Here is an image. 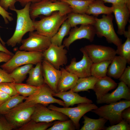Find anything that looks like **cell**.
<instances>
[{"mask_svg": "<svg viewBox=\"0 0 130 130\" xmlns=\"http://www.w3.org/2000/svg\"><path fill=\"white\" fill-rule=\"evenodd\" d=\"M31 3H27L22 9H18L15 8L11 10L16 13L17 19L14 33L6 43L8 46L13 47L20 44L23 37L26 33L35 30L33 20L31 18L29 14Z\"/></svg>", "mask_w": 130, "mask_h": 130, "instance_id": "cell-1", "label": "cell"}, {"mask_svg": "<svg viewBox=\"0 0 130 130\" xmlns=\"http://www.w3.org/2000/svg\"><path fill=\"white\" fill-rule=\"evenodd\" d=\"M56 12L67 14L72 10L67 3L59 0L54 2L50 0H41L31 3L30 6V15L33 20L40 15L48 16Z\"/></svg>", "mask_w": 130, "mask_h": 130, "instance_id": "cell-2", "label": "cell"}, {"mask_svg": "<svg viewBox=\"0 0 130 130\" xmlns=\"http://www.w3.org/2000/svg\"><path fill=\"white\" fill-rule=\"evenodd\" d=\"M67 19V14L56 12L39 20H33L35 30L38 33L51 38Z\"/></svg>", "mask_w": 130, "mask_h": 130, "instance_id": "cell-3", "label": "cell"}, {"mask_svg": "<svg viewBox=\"0 0 130 130\" xmlns=\"http://www.w3.org/2000/svg\"><path fill=\"white\" fill-rule=\"evenodd\" d=\"M44 60L43 53L41 52L19 50L7 62L0 67L9 73L15 68L25 65H36Z\"/></svg>", "mask_w": 130, "mask_h": 130, "instance_id": "cell-4", "label": "cell"}, {"mask_svg": "<svg viewBox=\"0 0 130 130\" xmlns=\"http://www.w3.org/2000/svg\"><path fill=\"white\" fill-rule=\"evenodd\" d=\"M113 18L112 14H103L100 18L96 17L93 26L96 34L98 37H104L108 42L113 44L118 48L122 44V41L115 31L113 23Z\"/></svg>", "mask_w": 130, "mask_h": 130, "instance_id": "cell-5", "label": "cell"}, {"mask_svg": "<svg viewBox=\"0 0 130 130\" xmlns=\"http://www.w3.org/2000/svg\"><path fill=\"white\" fill-rule=\"evenodd\" d=\"M35 108V105L22 102L3 115L13 129H18L31 119Z\"/></svg>", "mask_w": 130, "mask_h": 130, "instance_id": "cell-6", "label": "cell"}, {"mask_svg": "<svg viewBox=\"0 0 130 130\" xmlns=\"http://www.w3.org/2000/svg\"><path fill=\"white\" fill-rule=\"evenodd\" d=\"M130 106V100H125L102 106L91 111L107 119L111 125L117 124L123 119L121 116L122 111Z\"/></svg>", "mask_w": 130, "mask_h": 130, "instance_id": "cell-7", "label": "cell"}, {"mask_svg": "<svg viewBox=\"0 0 130 130\" xmlns=\"http://www.w3.org/2000/svg\"><path fill=\"white\" fill-rule=\"evenodd\" d=\"M49 109L61 112L66 116L73 123L76 129L79 130V123L81 118L86 113L97 108L98 107L92 103H82L74 107H60L52 104L47 107Z\"/></svg>", "mask_w": 130, "mask_h": 130, "instance_id": "cell-8", "label": "cell"}, {"mask_svg": "<svg viewBox=\"0 0 130 130\" xmlns=\"http://www.w3.org/2000/svg\"><path fill=\"white\" fill-rule=\"evenodd\" d=\"M51 38L38 33L36 31L29 32V37L22 39L20 50L43 52L51 44Z\"/></svg>", "mask_w": 130, "mask_h": 130, "instance_id": "cell-9", "label": "cell"}, {"mask_svg": "<svg viewBox=\"0 0 130 130\" xmlns=\"http://www.w3.org/2000/svg\"><path fill=\"white\" fill-rule=\"evenodd\" d=\"M54 92L47 84H44L39 87L33 94L25 99V101L32 106L40 104L47 106L49 104L57 103L64 107V102L53 97L52 95Z\"/></svg>", "mask_w": 130, "mask_h": 130, "instance_id": "cell-10", "label": "cell"}, {"mask_svg": "<svg viewBox=\"0 0 130 130\" xmlns=\"http://www.w3.org/2000/svg\"><path fill=\"white\" fill-rule=\"evenodd\" d=\"M63 45L59 46L51 43L49 47L43 52L44 59L56 68L59 69L68 62L67 50Z\"/></svg>", "mask_w": 130, "mask_h": 130, "instance_id": "cell-11", "label": "cell"}, {"mask_svg": "<svg viewBox=\"0 0 130 130\" xmlns=\"http://www.w3.org/2000/svg\"><path fill=\"white\" fill-rule=\"evenodd\" d=\"M83 47L93 63L111 60L117 54L116 50L109 46L91 44Z\"/></svg>", "mask_w": 130, "mask_h": 130, "instance_id": "cell-12", "label": "cell"}, {"mask_svg": "<svg viewBox=\"0 0 130 130\" xmlns=\"http://www.w3.org/2000/svg\"><path fill=\"white\" fill-rule=\"evenodd\" d=\"M80 50L83 54L81 60L77 62L75 58H73L70 64L66 66L65 68L79 78L91 76V69L93 62L83 47L81 48Z\"/></svg>", "mask_w": 130, "mask_h": 130, "instance_id": "cell-13", "label": "cell"}, {"mask_svg": "<svg viewBox=\"0 0 130 130\" xmlns=\"http://www.w3.org/2000/svg\"><path fill=\"white\" fill-rule=\"evenodd\" d=\"M35 106L31 119L36 122H50L56 120L64 121L69 119L63 113L50 109L42 104H37Z\"/></svg>", "mask_w": 130, "mask_h": 130, "instance_id": "cell-14", "label": "cell"}, {"mask_svg": "<svg viewBox=\"0 0 130 130\" xmlns=\"http://www.w3.org/2000/svg\"><path fill=\"white\" fill-rule=\"evenodd\" d=\"M69 36L63 41V45L69 49L70 45L75 41L85 39L91 42L96 35L93 25H81L72 28L70 30Z\"/></svg>", "mask_w": 130, "mask_h": 130, "instance_id": "cell-15", "label": "cell"}, {"mask_svg": "<svg viewBox=\"0 0 130 130\" xmlns=\"http://www.w3.org/2000/svg\"><path fill=\"white\" fill-rule=\"evenodd\" d=\"M111 6L117 26V33L120 35H123L129 21L130 8L126 4L124 3L112 4Z\"/></svg>", "mask_w": 130, "mask_h": 130, "instance_id": "cell-16", "label": "cell"}, {"mask_svg": "<svg viewBox=\"0 0 130 130\" xmlns=\"http://www.w3.org/2000/svg\"><path fill=\"white\" fill-rule=\"evenodd\" d=\"M116 89L111 93H107L100 98L97 99V103L98 104H109L120 101L121 99L130 100V90L123 82L120 81Z\"/></svg>", "mask_w": 130, "mask_h": 130, "instance_id": "cell-17", "label": "cell"}, {"mask_svg": "<svg viewBox=\"0 0 130 130\" xmlns=\"http://www.w3.org/2000/svg\"><path fill=\"white\" fill-rule=\"evenodd\" d=\"M42 64L45 83L54 92H57L58 84L61 74L60 70L56 69L44 59L42 62Z\"/></svg>", "mask_w": 130, "mask_h": 130, "instance_id": "cell-18", "label": "cell"}, {"mask_svg": "<svg viewBox=\"0 0 130 130\" xmlns=\"http://www.w3.org/2000/svg\"><path fill=\"white\" fill-rule=\"evenodd\" d=\"M68 91L54 92L53 96L61 99L64 102L65 107H69L82 103H92V100L86 97L80 96L77 92L71 90Z\"/></svg>", "mask_w": 130, "mask_h": 130, "instance_id": "cell-19", "label": "cell"}, {"mask_svg": "<svg viewBox=\"0 0 130 130\" xmlns=\"http://www.w3.org/2000/svg\"><path fill=\"white\" fill-rule=\"evenodd\" d=\"M61 74L58 84L57 92L67 91L76 86L79 78L75 75L62 67L60 70Z\"/></svg>", "mask_w": 130, "mask_h": 130, "instance_id": "cell-20", "label": "cell"}, {"mask_svg": "<svg viewBox=\"0 0 130 130\" xmlns=\"http://www.w3.org/2000/svg\"><path fill=\"white\" fill-rule=\"evenodd\" d=\"M117 85V84L111 77L107 76L98 78L93 90L97 99L100 98L110 91L116 88Z\"/></svg>", "mask_w": 130, "mask_h": 130, "instance_id": "cell-21", "label": "cell"}, {"mask_svg": "<svg viewBox=\"0 0 130 130\" xmlns=\"http://www.w3.org/2000/svg\"><path fill=\"white\" fill-rule=\"evenodd\" d=\"M127 63L125 59L119 55H116L108 67L107 75L115 79H118L125 70Z\"/></svg>", "mask_w": 130, "mask_h": 130, "instance_id": "cell-22", "label": "cell"}, {"mask_svg": "<svg viewBox=\"0 0 130 130\" xmlns=\"http://www.w3.org/2000/svg\"><path fill=\"white\" fill-rule=\"evenodd\" d=\"M95 17L86 13H80L71 12L67 14V20L71 28L78 25H93Z\"/></svg>", "mask_w": 130, "mask_h": 130, "instance_id": "cell-23", "label": "cell"}, {"mask_svg": "<svg viewBox=\"0 0 130 130\" xmlns=\"http://www.w3.org/2000/svg\"><path fill=\"white\" fill-rule=\"evenodd\" d=\"M26 83L37 87L45 84L43 75L42 62H39L29 71Z\"/></svg>", "mask_w": 130, "mask_h": 130, "instance_id": "cell-24", "label": "cell"}, {"mask_svg": "<svg viewBox=\"0 0 130 130\" xmlns=\"http://www.w3.org/2000/svg\"><path fill=\"white\" fill-rule=\"evenodd\" d=\"M102 0H94L89 6L86 14L96 17L103 14L107 15L112 13V8L105 6Z\"/></svg>", "mask_w": 130, "mask_h": 130, "instance_id": "cell-25", "label": "cell"}, {"mask_svg": "<svg viewBox=\"0 0 130 130\" xmlns=\"http://www.w3.org/2000/svg\"><path fill=\"white\" fill-rule=\"evenodd\" d=\"M83 125L80 130H104L105 125L108 120L102 117L98 119H92L86 115L83 116Z\"/></svg>", "mask_w": 130, "mask_h": 130, "instance_id": "cell-26", "label": "cell"}, {"mask_svg": "<svg viewBox=\"0 0 130 130\" xmlns=\"http://www.w3.org/2000/svg\"><path fill=\"white\" fill-rule=\"evenodd\" d=\"M98 78L93 76L79 78L76 85L71 90L72 91L78 92L93 90L95 83Z\"/></svg>", "mask_w": 130, "mask_h": 130, "instance_id": "cell-27", "label": "cell"}, {"mask_svg": "<svg viewBox=\"0 0 130 130\" xmlns=\"http://www.w3.org/2000/svg\"><path fill=\"white\" fill-rule=\"evenodd\" d=\"M67 3L71 8L72 12L86 13L89 5L94 0H59Z\"/></svg>", "mask_w": 130, "mask_h": 130, "instance_id": "cell-28", "label": "cell"}, {"mask_svg": "<svg viewBox=\"0 0 130 130\" xmlns=\"http://www.w3.org/2000/svg\"><path fill=\"white\" fill-rule=\"evenodd\" d=\"M33 65L28 64L18 67L10 73V75L14 83H22L26 78L30 70L33 67Z\"/></svg>", "mask_w": 130, "mask_h": 130, "instance_id": "cell-29", "label": "cell"}, {"mask_svg": "<svg viewBox=\"0 0 130 130\" xmlns=\"http://www.w3.org/2000/svg\"><path fill=\"white\" fill-rule=\"evenodd\" d=\"M71 28L66 19L62 24L57 32L51 38V43L59 46L61 45L64 38L69 34Z\"/></svg>", "mask_w": 130, "mask_h": 130, "instance_id": "cell-30", "label": "cell"}, {"mask_svg": "<svg viewBox=\"0 0 130 130\" xmlns=\"http://www.w3.org/2000/svg\"><path fill=\"white\" fill-rule=\"evenodd\" d=\"M26 98L19 94L11 96L0 105V115H3L15 107Z\"/></svg>", "mask_w": 130, "mask_h": 130, "instance_id": "cell-31", "label": "cell"}, {"mask_svg": "<svg viewBox=\"0 0 130 130\" xmlns=\"http://www.w3.org/2000/svg\"><path fill=\"white\" fill-rule=\"evenodd\" d=\"M127 39L116 50L117 54L125 59L127 63H130V26L129 25L127 31H125L123 34Z\"/></svg>", "mask_w": 130, "mask_h": 130, "instance_id": "cell-32", "label": "cell"}, {"mask_svg": "<svg viewBox=\"0 0 130 130\" xmlns=\"http://www.w3.org/2000/svg\"><path fill=\"white\" fill-rule=\"evenodd\" d=\"M111 60L93 63L91 69V76L98 78L107 76L108 68Z\"/></svg>", "mask_w": 130, "mask_h": 130, "instance_id": "cell-33", "label": "cell"}, {"mask_svg": "<svg viewBox=\"0 0 130 130\" xmlns=\"http://www.w3.org/2000/svg\"><path fill=\"white\" fill-rule=\"evenodd\" d=\"M53 124V122H37L31 119L17 130H46L47 129L52 126Z\"/></svg>", "mask_w": 130, "mask_h": 130, "instance_id": "cell-34", "label": "cell"}, {"mask_svg": "<svg viewBox=\"0 0 130 130\" xmlns=\"http://www.w3.org/2000/svg\"><path fill=\"white\" fill-rule=\"evenodd\" d=\"M14 84L18 94L25 97H28L33 94L39 87L27 83H14Z\"/></svg>", "mask_w": 130, "mask_h": 130, "instance_id": "cell-35", "label": "cell"}, {"mask_svg": "<svg viewBox=\"0 0 130 130\" xmlns=\"http://www.w3.org/2000/svg\"><path fill=\"white\" fill-rule=\"evenodd\" d=\"M52 125L46 130H75V125L71 119L64 121L55 120Z\"/></svg>", "mask_w": 130, "mask_h": 130, "instance_id": "cell-36", "label": "cell"}, {"mask_svg": "<svg viewBox=\"0 0 130 130\" xmlns=\"http://www.w3.org/2000/svg\"><path fill=\"white\" fill-rule=\"evenodd\" d=\"M0 90L10 96L19 94L15 87L14 82L0 83Z\"/></svg>", "mask_w": 130, "mask_h": 130, "instance_id": "cell-37", "label": "cell"}, {"mask_svg": "<svg viewBox=\"0 0 130 130\" xmlns=\"http://www.w3.org/2000/svg\"><path fill=\"white\" fill-rule=\"evenodd\" d=\"M130 124L124 119L117 124L105 127L104 130H130Z\"/></svg>", "mask_w": 130, "mask_h": 130, "instance_id": "cell-38", "label": "cell"}, {"mask_svg": "<svg viewBox=\"0 0 130 130\" xmlns=\"http://www.w3.org/2000/svg\"><path fill=\"white\" fill-rule=\"evenodd\" d=\"M120 81L125 83L129 88H130V66L126 67L124 72L118 79Z\"/></svg>", "mask_w": 130, "mask_h": 130, "instance_id": "cell-39", "label": "cell"}, {"mask_svg": "<svg viewBox=\"0 0 130 130\" xmlns=\"http://www.w3.org/2000/svg\"><path fill=\"white\" fill-rule=\"evenodd\" d=\"M13 128L3 115H0V130H12Z\"/></svg>", "mask_w": 130, "mask_h": 130, "instance_id": "cell-40", "label": "cell"}, {"mask_svg": "<svg viewBox=\"0 0 130 130\" xmlns=\"http://www.w3.org/2000/svg\"><path fill=\"white\" fill-rule=\"evenodd\" d=\"M16 2V0H0V5L6 11L8 9L11 10L15 8V5Z\"/></svg>", "mask_w": 130, "mask_h": 130, "instance_id": "cell-41", "label": "cell"}, {"mask_svg": "<svg viewBox=\"0 0 130 130\" xmlns=\"http://www.w3.org/2000/svg\"><path fill=\"white\" fill-rule=\"evenodd\" d=\"M4 82H14V81L9 73L0 67V83Z\"/></svg>", "mask_w": 130, "mask_h": 130, "instance_id": "cell-42", "label": "cell"}, {"mask_svg": "<svg viewBox=\"0 0 130 130\" xmlns=\"http://www.w3.org/2000/svg\"><path fill=\"white\" fill-rule=\"evenodd\" d=\"M0 15L3 19L5 23L8 24L9 22L13 20V18L11 16L12 14L7 11L0 5Z\"/></svg>", "mask_w": 130, "mask_h": 130, "instance_id": "cell-43", "label": "cell"}, {"mask_svg": "<svg viewBox=\"0 0 130 130\" xmlns=\"http://www.w3.org/2000/svg\"><path fill=\"white\" fill-rule=\"evenodd\" d=\"M121 117L127 123L130 124V106L124 110L122 112Z\"/></svg>", "mask_w": 130, "mask_h": 130, "instance_id": "cell-44", "label": "cell"}, {"mask_svg": "<svg viewBox=\"0 0 130 130\" xmlns=\"http://www.w3.org/2000/svg\"><path fill=\"white\" fill-rule=\"evenodd\" d=\"M104 3H108L113 4L124 3L127 4L130 8V0H102Z\"/></svg>", "mask_w": 130, "mask_h": 130, "instance_id": "cell-45", "label": "cell"}, {"mask_svg": "<svg viewBox=\"0 0 130 130\" xmlns=\"http://www.w3.org/2000/svg\"><path fill=\"white\" fill-rule=\"evenodd\" d=\"M12 56L6 53L0 52V63L7 62L11 58Z\"/></svg>", "mask_w": 130, "mask_h": 130, "instance_id": "cell-46", "label": "cell"}, {"mask_svg": "<svg viewBox=\"0 0 130 130\" xmlns=\"http://www.w3.org/2000/svg\"><path fill=\"white\" fill-rule=\"evenodd\" d=\"M11 96L0 90V105Z\"/></svg>", "mask_w": 130, "mask_h": 130, "instance_id": "cell-47", "label": "cell"}, {"mask_svg": "<svg viewBox=\"0 0 130 130\" xmlns=\"http://www.w3.org/2000/svg\"><path fill=\"white\" fill-rule=\"evenodd\" d=\"M41 0H16V2H19L23 7H24L27 3L37 2Z\"/></svg>", "mask_w": 130, "mask_h": 130, "instance_id": "cell-48", "label": "cell"}, {"mask_svg": "<svg viewBox=\"0 0 130 130\" xmlns=\"http://www.w3.org/2000/svg\"><path fill=\"white\" fill-rule=\"evenodd\" d=\"M0 52H2L13 56L14 54L4 46L0 41Z\"/></svg>", "mask_w": 130, "mask_h": 130, "instance_id": "cell-49", "label": "cell"}, {"mask_svg": "<svg viewBox=\"0 0 130 130\" xmlns=\"http://www.w3.org/2000/svg\"><path fill=\"white\" fill-rule=\"evenodd\" d=\"M0 41L2 45L4 46H5L6 43H5L2 39L0 35Z\"/></svg>", "mask_w": 130, "mask_h": 130, "instance_id": "cell-50", "label": "cell"}, {"mask_svg": "<svg viewBox=\"0 0 130 130\" xmlns=\"http://www.w3.org/2000/svg\"><path fill=\"white\" fill-rule=\"evenodd\" d=\"M50 0L51 1L54 2V1H55L56 0Z\"/></svg>", "mask_w": 130, "mask_h": 130, "instance_id": "cell-51", "label": "cell"}, {"mask_svg": "<svg viewBox=\"0 0 130 130\" xmlns=\"http://www.w3.org/2000/svg\"></svg>", "mask_w": 130, "mask_h": 130, "instance_id": "cell-52", "label": "cell"}]
</instances>
